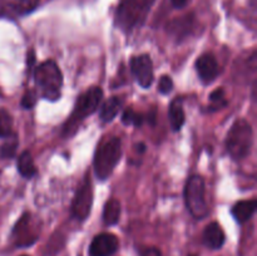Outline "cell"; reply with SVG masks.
Here are the masks:
<instances>
[{
    "mask_svg": "<svg viewBox=\"0 0 257 256\" xmlns=\"http://www.w3.org/2000/svg\"><path fill=\"white\" fill-rule=\"evenodd\" d=\"M102 98L103 90L99 87L89 88L78 97L74 109H73L69 119L65 122L64 127H63V136L65 138L74 135L80 123L83 122V119L97 110L100 102H102Z\"/></svg>",
    "mask_w": 257,
    "mask_h": 256,
    "instance_id": "6da1fadb",
    "label": "cell"
},
{
    "mask_svg": "<svg viewBox=\"0 0 257 256\" xmlns=\"http://www.w3.org/2000/svg\"><path fill=\"white\" fill-rule=\"evenodd\" d=\"M156 0H123L115 10V25L125 33L132 32L147 18Z\"/></svg>",
    "mask_w": 257,
    "mask_h": 256,
    "instance_id": "7a4b0ae2",
    "label": "cell"
},
{
    "mask_svg": "<svg viewBox=\"0 0 257 256\" xmlns=\"http://www.w3.org/2000/svg\"><path fill=\"white\" fill-rule=\"evenodd\" d=\"M34 80L42 92L43 98L48 100H58L63 85V75L54 60L40 63L34 69Z\"/></svg>",
    "mask_w": 257,
    "mask_h": 256,
    "instance_id": "3957f363",
    "label": "cell"
},
{
    "mask_svg": "<svg viewBox=\"0 0 257 256\" xmlns=\"http://www.w3.org/2000/svg\"><path fill=\"white\" fill-rule=\"evenodd\" d=\"M253 145V131L246 119L235 120L226 137V150L235 161L247 157Z\"/></svg>",
    "mask_w": 257,
    "mask_h": 256,
    "instance_id": "277c9868",
    "label": "cell"
},
{
    "mask_svg": "<svg viewBox=\"0 0 257 256\" xmlns=\"http://www.w3.org/2000/svg\"><path fill=\"white\" fill-rule=\"evenodd\" d=\"M122 157V142L118 137L105 140L98 146L93 161V168L97 178L107 180Z\"/></svg>",
    "mask_w": 257,
    "mask_h": 256,
    "instance_id": "5b68a950",
    "label": "cell"
},
{
    "mask_svg": "<svg viewBox=\"0 0 257 256\" xmlns=\"http://www.w3.org/2000/svg\"><path fill=\"white\" fill-rule=\"evenodd\" d=\"M185 203L188 212L197 220H202L208 215V205L206 201V185L201 176L192 175L185 185Z\"/></svg>",
    "mask_w": 257,
    "mask_h": 256,
    "instance_id": "8992f818",
    "label": "cell"
},
{
    "mask_svg": "<svg viewBox=\"0 0 257 256\" xmlns=\"http://www.w3.org/2000/svg\"><path fill=\"white\" fill-rule=\"evenodd\" d=\"M93 205V185L89 175L83 180L82 185L75 191L72 202V215L77 220L83 221L89 216Z\"/></svg>",
    "mask_w": 257,
    "mask_h": 256,
    "instance_id": "52a82bcc",
    "label": "cell"
},
{
    "mask_svg": "<svg viewBox=\"0 0 257 256\" xmlns=\"http://www.w3.org/2000/svg\"><path fill=\"white\" fill-rule=\"evenodd\" d=\"M131 72L136 78L138 84L147 89L152 85L153 79V63L148 54H141L131 59Z\"/></svg>",
    "mask_w": 257,
    "mask_h": 256,
    "instance_id": "ba28073f",
    "label": "cell"
},
{
    "mask_svg": "<svg viewBox=\"0 0 257 256\" xmlns=\"http://www.w3.org/2000/svg\"><path fill=\"white\" fill-rule=\"evenodd\" d=\"M119 247V240L115 235L102 232L95 236L89 246V256H112Z\"/></svg>",
    "mask_w": 257,
    "mask_h": 256,
    "instance_id": "9c48e42d",
    "label": "cell"
},
{
    "mask_svg": "<svg viewBox=\"0 0 257 256\" xmlns=\"http://www.w3.org/2000/svg\"><path fill=\"white\" fill-rule=\"evenodd\" d=\"M40 0H0V15L7 18L24 17L39 5Z\"/></svg>",
    "mask_w": 257,
    "mask_h": 256,
    "instance_id": "30bf717a",
    "label": "cell"
},
{
    "mask_svg": "<svg viewBox=\"0 0 257 256\" xmlns=\"http://www.w3.org/2000/svg\"><path fill=\"white\" fill-rule=\"evenodd\" d=\"M196 70H197V74L202 83L210 84L217 78L218 73H220V67H218L217 59L212 53H205L196 60Z\"/></svg>",
    "mask_w": 257,
    "mask_h": 256,
    "instance_id": "8fae6325",
    "label": "cell"
},
{
    "mask_svg": "<svg viewBox=\"0 0 257 256\" xmlns=\"http://www.w3.org/2000/svg\"><path fill=\"white\" fill-rule=\"evenodd\" d=\"M13 237L15 238V245L30 246L38 238L37 233L32 228V217L29 212H25L13 230Z\"/></svg>",
    "mask_w": 257,
    "mask_h": 256,
    "instance_id": "7c38bea8",
    "label": "cell"
},
{
    "mask_svg": "<svg viewBox=\"0 0 257 256\" xmlns=\"http://www.w3.org/2000/svg\"><path fill=\"white\" fill-rule=\"evenodd\" d=\"M203 243L211 250H218L223 246L226 241L225 232L218 222H211L203 230Z\"/></svg>",
    "mask_w": 257,
    "mask_h": 256,
    "instance_id": "4fadbf2b",
    "label": "cell"
},
{
    "mask_svg": "<svg viewBox=\"0 0 257 256\" xmlns=\"http://www.w3.org/2000/svg\"><path fill=\"white\" fill-rule=\"evenodd\" d=\"M193 25H195V20H193L192 15H186V17L173 19L168 24L167 30L171 35H173L180 42L192 33Z\"/></svg>",
    "mask_w": 257,
    "mask_h": 256,
    "instance_id": "5bb4252c",
    "label": "cell"
},
{
    "mask_svg": "<svg viewBox=\"0 0 257 256\" xmlns=\"http://www.w3.org/2000/svg\"><path fill=\"white\" fill-rule=\"evenodd\" d=\"M257 208V201L256 200H243L238 201L231 208V213H232L233 218L237 221L238 223H245L250 220L256 212Z\"/></svg>",
    "mask_w": 257,
    "mask_h": 256,
    "instance_id": "9a60e30c",
    "label": "cell"
},
{
    "mask_svg": "<svg viewBox=\"0 0 257 256\" xmlns=\"http://www.w3.org/2000/svg\"><path fill=\"white\" fill-rule=\"evenodd\" d=\"M168 117H170L171 127L175 132L181 131L182 125L186 122V115L185 110H183L182 105V98H176L172 100L170 104V110H168Z\"/></svg>",
    "mask_w": 257,
    "mask_h": 256,
    "instance_id": "2e32d148",
    "label": "cell"
},
{
    "mask_svg": "<svg viewBox=\"0 0 257 256\" xmlns=\"http://www.w3.org/2000/svg\"><path fill=\"white\" fill-rule=\"evenodd\" d=\"M123 99L120 97H110L99 110V118L103 122H112L122 108Z\"/></svg>",
    "mask_w": 257,
    "mask_h": 256,
    "instance_id": "e0dca14e",
    "label": "cell"
},
{
    "mask_svg": "<svg viewBox=\"0 0 257 256\" xmlns=\"http://www.w3.org/2000/svg\"><path fill=\"white\" fill-rule=\"evenodd\" d=\"M120 217V202L117 198H110L107 201L103 208V221L105 225H117Z\"/></svg>",
    "mask_w": 257,
    "mask_h": 256,
    "instance_id": "ac0fdd59",
    "label": "cell"
},
{
    "mask_svg": "<svg viewBox=\"0 0 257 256\" xmlns=\"http://www.w3.org/2000/svg\"><path fill=\"white\" fill-rule=\"evenodd\" d=\"M18 171L24 178H32L37 173V167L29 151H24L18 157Z\"/></svg>",
    "mask_w": 257,
    "mask_h": 256,
    "instance_id": "d6986e66",
    "label": "cell"
},
{
    "mask_svg": "<svg viewBox=\"0 0 257 256\" xmlns=\"http://www.w3.org/2000/svg\"><path fill=\"white\" fill-rule=\"evenodd\" d=\"M5 140H7L5 143H3L2 147H0V156H2L3 158L10 160V158L15 157L19 141H18V136L15 135V133H12L10 136H8Z\"/></svg>",
    "mask_w": 257,
    "mask_h": 256,
    "instance_id": "ffe728a7",
    "label": "cell"
},
{
    "mask_svg": "<svg viewBox=\"0 0 257 256\" xmlns=\"http://www.w3.org/2000/svg\"><path fill=\"white\" fill-rule=\"evenodd\" d=\"M146 115L142 113H138L133 110L132 108H127L122 114V122L125 125H135V127H141L145 123Z\"/></svg>",
    "mask_w": 257,
    "mask_h": 256,
    "instance_id": "44dd1931",
    "label": "cell"
},
{
    "mask_svg": "<svg viewBox=\"0 0 257 256\" xmlns=\"http://www.w3.org/2000/svg\"><path fill=\"white\" fill-rule=\"evenodd\" d=\"M13 133V118L8 110L0 108V138H7Z\"/></svg>",
    "mask_w": 257,
    "mask_h": 256,
    "instance_id": "7402d4cb",
    "label": "cell"
},
{
    "mask_svg": "<svg viewBox=\"0 0 257 256\" xmlns=\"http://www.w3.org/2000/svg\"><path fill=\"white\" fill-rule=\"evenodd\" d=\"M210 100L213 103V107H210L212 108V109L210 110H216L220 109L221 107H225V105L227 104V102L225 100V90H223L222 88H218V89L213 90L210 94ZM210 110H208V112H210Z\"/></svg>",
    "mask_w": 257,
    "mask_h": 256,
    "instance_id": "603a6c76",
    "label": "cell"
},
{
    "mask_svg": "<svg viewBox=\"0 0 257 256\" xmlns=\"http://www.w3.org/2000/svg\"><path fill=\"white\" fill-rule=\"evenodd\" d=\"M37 93L33 89H28L22 98V107L25 109H32L37 103Z\"/></svg>",
    "mask_w": 257,
    "mask_h": 256,
    "instance_id": "cb8c5ba5",
    "label": "cell"
},
{
    "mask_svg": "<svg viewBox=\"0 0 257 256\" xmlns=\"http://www.w3.org/2000/svg\"><path fill=\"white\" fill-rule=\"evenodd\" d=\"M173 89V80L170 75H162L158 82V90L162 94H168Z\"/></svg>",
    "mask_w": 257,
    "mask_h": 256,
    "instance_id": "d4e9b609",
    "label": "cell"
},
{
    "mask_svg": "<svg viewBox=\"0 0 257 256\" xmlns=\"http://www.w3.org/2000/svg\"><path fill=\"white\" fill-rule=\"evenodd\" d=\"M140 256H162L161 250L157 247H141L140 248Z\"/></svg>",
    "mask_w": 257,
    "mask_h": 256,
    "instance_id": "484cf974",
    "label": "cell"
},
{
    "mask_svg": "<svg viewBox=\"0 0 257 256\" xmlns=\"http://www.w3.org/2000/svg\"><path fill=\"white\" fill-rule=\"evenodd\" d=\"M188 2H190V0H171V3H172L173 7L178 8V9H181V8H185L186 5H187Z\"/></svg>",
    "mask_w": 257,
    "mask_h": 256,
    "instance_id": "4316f807",
    "label": "cell"
},
{
    "mask_svg": "<svg viewBox=\"0 0 257 256\" xmlns=\"http://www.w3.org/2000/svg\"><path fill=\"white\" fill-rule=\"evenodd\" d=\"M137 152H140V153H145L146 151H147V147H146V145L145 143H138L137 145Z\"/></svg>",
    "mask_w": 257,
    "mask_h": 256,
    "instance_id": "83f0119b",
    "label": "cell"
},
{
    "mask_svg": "<svg viewBox=\"0 0 257 256\" xmlns=\"http://www.w3.org/2000/svg\"><path fill=\"white\" fill-rule=\"evenodd\" d=\"M190 256H196V255H190Z\"/></svg>",
    "mask_w": 257,
    "mask_h": 256,
    "instance_id": "f1b7e54d",
    "label": "cell"
},
{
    "mask_svg": "<svg viewBox=\"0 0 257 256\" xmlns=\"http://www.w3.org/2000/svg\"><path fill=\"white\" fill-rule=\"evenodd\" d=\"M22 256H28V255H22Z\"/></svg>",
    "mask_w": 257,
    "mask_h": 256,
    "instance_id": "f546056e",
    "label": "cell"
}]
</instances>
